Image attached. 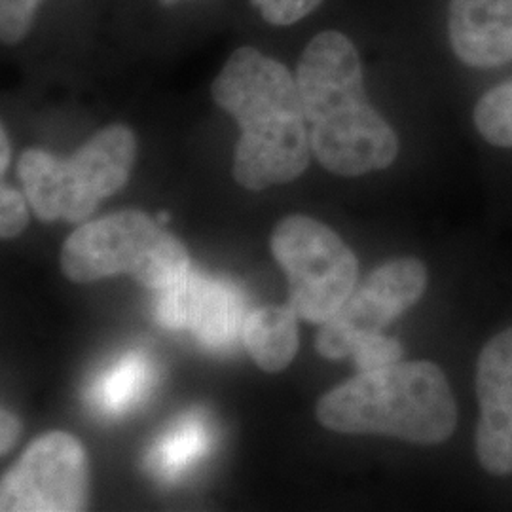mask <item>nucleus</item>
<instances>
[{
	"label": "nucleus",
	"instance_id": "nucleus-1",
	"mask_svg": "<svg viewBox=\"0 0 512 512\" xmlns=\"http://www.w3.org/2000/svg\"><path fill=\"white\" fill-rule=\"evenodd\" d=\"M238 122L234 177L247 190L291 183L310 165V129L291 71L251 46L228 57L211 86Z\"/></svg>",
	"mask_w": 512,
	"mask_h": 512
},
{
	"label": "nucleus",
	"instance_id": "nucleus-2",
	"mask_svg": "<svg viewBox=\"0 0 512 512\" xmlns=\"http://www.w3.org/2000/svg\"><path fill=\"white\" fill-rule=\"evenodd\" d=\"M296 84L313 156L327 171L361 177L397 160L399 137L370 105L361 57L344 33L323 31L311 40Z\"/></svg>",
	"mask_w": 512,
	"mask_h": 512
},
{
	"label": "nucleus",
	"instance_id": "nucleus-3",
	"mask_svg": "<svg viewBox=\"0 0 512 512\" xmlns=\"http://www.w3.org/2000/svg\"><path fill=\"white\" fill-rule=\"evenodd\" d=\"M315 416L336 433L440 444L456 431L458 404L440 366L412 361L359 372L323 395Z\"/></svg>",
	"mask_w": 512,
	"mask_h": 512
},
{
	"label": "nucleus",
	"instance_id": "nucleus-4",
	"mask_svg": "<svg viewBox=\"0 0 512 512\" xmlns=\"http://www.w3.org/2000/svg\"><path fill=\"white\" fill-rule=\"evenodd\" d=\"M135 156L133 131L109 126L67 160L29 148L19 158V179L38 219L82 222L128 183Z\"/></svg>",
	"mask_w": 512,
	"mask_h": 512
},
{
	"label": "nucleus",
	"instance_id": "nucleus-5",
	"mask_svg": "<svg viewBox=\"0 0 512 512\" xmlns=\"http://www.w3.org/2000/svg\"><path fill=\"white\" fill-rule=\"evenodd\" d=\"M61 266L74 283H92L126 274L162 293L190 270L183 243L141 211H120L73 232L63 247Z\"/></svg>",
	"mask_w": 512,
	"mask_h": 512
},
{
	"label": "nucleus",
	"instance_id": "nucleus-6",
	"mask_svg": "<svg viewBox=\"0 0 512 512\" xmlns=\"http://www.w3.org/2000/svg\"><path fill=\"white\" fill-rule=\"evenodd\" d=\"M272 253L289 277V306L310 323H325L355 291L359 262L319 220L293 215L275 226Z\"/></svg>",
	"mask_w": 512,
	"mask_h": 512
},
{
	"label": "nucleus",
	"instance_id": "nucleus-7",
	"mask_svg": "<svg viewBox=\"0 0 512 512\" xmlns=\"http://www.w3.org/2000/svg\"><path fill=\"white\" fill-rule=\"evenodd\" d=\"M90 469L82 444L55 431L35 440L4 475L0 509L4 512H73L88 505Z\"/></svg>",
	"mask_w": 512,
	"mask_h": 512
},
{
	"label": "nucleus",
	"instance_id": "nucleus-8",
	"mask_svg": "<svg viewBox=\"0 0 512 512\" xmlns=\"http://www.w3.org/2000/svg\"><path fill=\"white\" fill-rule=\"evenodd\" d=\"M427 289V268L418 258H397L380 266L365 285L349 296L317 334L315 349L332 361L351 355L368 334L382 332L410 310Z\"/></svg>",
	"mask_w": 512,
	"mask_h": 512
},
{
	"label": "nucleus",
	"instance_id": "nucleus-9",
	"mask_svg": "<svg viewBox=\"0 0 512 512\" xmlns=\"http://www.w3.org/2000/svg\"><path fill=\"white\" fill-rule=\"evenodd\" d=\"M156 317L167 329L190 330L203 346L220 349L238 342L247 313L236 285L188 270L160 293Z\"/></svg>",
	"mask_w": 512,
	"mask_h": 512
},
{
	"label": "nucleus",
	"instance_id": "nucleus-10",
	"mask_svg": "<svg viewBox=\"0 0 512 512\" xmlns=\"http://www.w3.org/2000/svg\"><path fill=\"white\" fill-rule=\"evenodd\" d=\"M476 456L490 475H512V327L495 334L476 363Z\"/></svg>",
	"mask_w": 512,
	"mask_h": 512
},
{
	"label": "nucleus",
	"instance_id": "nucleus-11",
	"mask_svg": "<svg viewBox=\"0 0 512 512\" xmlns=\"http://www.w3.org/2000/svg\"><path fill=\"white\" fill-rule=\"evenodd\" d=\"M448 40L471 69L512 63V0H450Z\"/></svg>",
	"mask_w": 512,
	"mask_h": 512
},
{
	"label": "nucleus",
	"instance_id": "nucleus-12",
	"mask_svg": "<svg viewBox=\"0 0 512 512\" xmlns=\"http://www.w3.org/2000/svg\"><path fill=\"white\" fill-rule=\"evenodd\" d=\"M156 378L152 359L143 351H131L97 374L88 389V403L101 416H122L145 401Z\"/></svg>",
	"mask_w": 512,
	"mask_h": 512
},
{
	"label": "nucleus",
	"instance_id": "nucleus-13",
	"mask_svg": "<svg viewBox=\"0 0 512 512\" xmlns=\"http://www.w3.org/2000/svg\"><path fill=\"white\" fill-rule=\"evenodd\" d=\"M296 317L291 306H268L247 315L241 340L262 370L281 372L291 365L298 349Z\"/></svg>",
	"mask_w": 512,
	"mask_h": 512
},
{
	"label": "nucleus",
	"instance_id": "nucleus-14",
	"mask_svg": "<svg viewBox=\"0 0 512 512\" xmlns=\"http://www.w3.org/2000/svg\"><path fill=\"white\" fill-rule=\"evenodd\" d=\"M211 448V427L203 414H188L169 427L148 450V471L162 480H175Z\"/></svg>",
	"mask_w": 512,
	"mask_h": 512
},
{
	"label": "nucleus",
	"instance_id": "nucleus-15",
	"mask_svg": "<svg viewBox=\"0 0 512 512\" xmlns=\"http://www.w3.org/2000/svg\"><path fill=\"white\" fill-rule=\"evenodd\" d=\"M473 120L484 141L494 147L512 148V78L478 99Z\"/></svg>",
	"mask_w": 512,
	"mask_h": 512
},
{
	"label": "nucleus",
	"instance_id": "nucleus-16",
	"mask_svg": "<svg viewBox=\"0 0 512 512\" xmlns=\"http://www.w3.org/2000/svg\"><path fill=\"white\" fill-rule=\"evenodd\" d=\"M403 353L401 342L384 336L382 332H376L361 338L351 351V357L359 368V372H366V370H376V368L399 363L403 359Z\"/></svg>",
	"mask_w": 512,
	"mask_h": 512
},
{
	"label": "nucleus",
	"instance_id": "nucleus-17",
	"mask_svg": "<svg viewBox=\"0 0 512 512\" xmlns=\"http://www.w3.org/2000/svg\"><path fill=\"white\" fill-rule=\"evenodd\" d=\"M42 0H0V35L6 44H18L29 33Z\"/></svg>",
	"mask_w": 512,
	"mask_h": 512
},
{
	"label": "nucleus",
	"instance_id": "nucleus-18",
	"mask_svg": "<svg viewBox=\"0 0 512 512\" xmlns=\"http://www.w3.org/2000/svg\"><path fill=\"white\" fill-rule=\"evenodd\" d=\"M272 25H293L296 21L310 16L323 0H251Z\"/></svg>",
	"mask_w": 512,
	"mask_h": 512
},
{
	"label": "nucleus",
	"instance_id": "nucleus-19",
	"mask_svg": "<svg viewBox=\"0 0 512 512\" xmlns=\"http://www.w3.org/2000/svg\"><path fill=\"white\" fill-rule=\"evenodd\" d=\"M27 224H29V215H27L23 196L10 186H2V190H0V234H2V238H16L25 230Z\"/></svg>",
	"mask_w": 512,
	"mask_h": 512
},
{
	"label": "nucleus",
	"instance_id": "nucleus-20",
	"mask_svg": "<svg viewBox=\"0 0 512 512\" xmlns=\"http://www.w3.org/2000/svg\"><path fill=\"white\" fill-rule=\"evenodd\" d=\"M19 433H21V423L18 418L8 412V410H2V429H0V435H2V446H0V452L6 454L18 440Z\"/></svg>",
	"mask_w": 512,
	"mask_h": 512
},
{
	"label": "nucleus",
	"instance_id": "nucleus-21",
	"mask_svg": "<svg viewBox=\"0 0 512 512\" xmlns=\"http://www.w3.org/2000/svg\"><path fill=\"white\" fill-rule=\"evenodd\" d=\"M0 143H2V156H0L2 165H0V169H2V173H4L6 167H8V162H10V145H8V135H6L4 129H2V139H0Z\"/></svg>",
	"mask_w": 512,
	"mask_h": 512
},
{
	"label": "nucleus",
	"instance_id": "nucleus-22",
	"mask_svg": "<svg viewBox=\"0 0 512 512\" xmlns=\"http://www.w3.org/2000/svg\"><path fill=\"white\" fill-rule=\"evenodd\" d=\"M164 4H175V2H179V0H162Z\"/></svg>",
	"mask_w": 512,
	"mask_h": 512
}]
</instances>
